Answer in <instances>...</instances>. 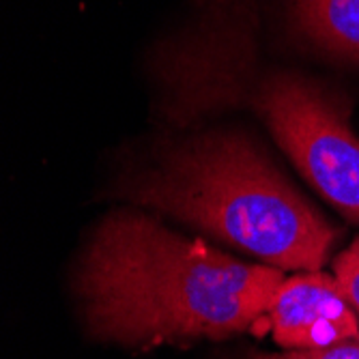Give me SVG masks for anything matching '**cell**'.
<instances>
[{
	"label": "cell",
	"instance_id": "5",
	"mask_svg": "<svg viewBox=\"0 0 359 359\" xmlns=\"http://www.w3.org/2000/svg\"><path fill=\"white\" fill-rule=\"evenodd\" d=\"M288 24L312 50L359 65V0H288Z\"/></svg>",
	"mask_w": 359,
	"mask_h": 359
},
{
	"label": "cell",
	"instance_id": "1",
	"mask_svg": "<svg viewBox=\"0 0 359 359\" xmlns=\"http://www.w3.org/2000/svg\"><path fill=\"white\" fill-rule=\"evenodd\" d=\"M157 74L170 121L252 110L316 191L359 224V138L351 106L320 80L258 58L250 0H209L198 24L161 48Z\"/></svg>",
	"mask_w": 359,
	"mask_h": 359
},
{
	"label": "cell",
	"instance_id": "4",
	"mask_svg": "<svg viewBox=\"0 0 359 359\" xmlns=\"http://www.w3.org/2000/svg\"><path fill=\"white\" fill-rule=\"evenodd\" d=\"M267 318L276 342L286 348H323L359 336V318L336 278L320 271L282 280Z\"/></svg>",
	"mask_w": 359,
	"mask_h": 359
},
{
	"label": "cell",
	"instance_id": "7",
	"mask_svg": "<svg viewBox=\"0 0 359 359\" xmlns=\"http://www.w3.org/2000/svg\"><path fill=\"white\" fill-rule=\"evenodd\" d=\"M254 359H359V336L323 348H292L288 353L256 355Z\"/></svg>",
	"mask_w": 359,
	"mask_h": 359
},
{
	"label": "cell",
	"instance_id": "6",
	"mask_svg": "<svg viewBox=\"0 0 359 359\" xmlns=\"http://www.w3.org/2000/svg\"><path fill=\"white\" fill-rule=\"evenodd\" d=\"M334 278L342 290V295L359 316V237L336 258Z\"/></svg>",
	"mask_w": 359,
	"mask_h": 359
},
{
	"label": "cell",
	"instance_id": "3",
	"mask_svg": "<svg viewBox=\"0 0 359 359\" xmlns=\"http://www.w3.org/2000/svg\"><path fill=\"white\" fill-rule=\"evenodd\" d=\"M123 194L203 228L278 269L318 271L336 228L310 207L250 136L233 129L170 144Z\"/></svg>",
	"mask_w": 359,
	"mask_h": 359
},
{
	"label": "cell",
	"instance_id": "2",
	"mask_svg": "<svg viewBox=\"0 0 359 359\" xmlns=\"http://www.w3.org/2000/svg\"><path fill=\"white\" fill-rule=\"evenodd\" d=\"M284 276L248 265L157 219L116 211L82 258L78 288L93 336L125 344L226 338L267 316Z\"/></svg>",
	"mask_w": 359,
	"mask_h": 359
}]
</instances>
